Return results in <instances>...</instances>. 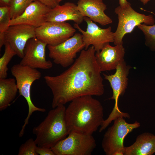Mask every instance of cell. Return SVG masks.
<instances>
[{
  "instance_id": "cell-8",
  "label": "cell",
  "mask_w": 155,
  "mask_h": 155,
  "mask_svg": "<svg viewBox=\"0 0 155 155\" xmlns=\"http://www.w3.org/2000/svg\"><path fill=\"white\" fill-rule=\"evenodd\" d=\"M96 146L92 135L71 131L51 148L55 155H90Z\"/></svg>"
},
{
  "instance_id": "cell-12",
  "label": "cell",
  "mask_w": 155,
  "mask_h": 155,
  "mask_svg": "<svg viewBox=\"0 0 155 155\" xmlns=\"http://www.w3.org/2000/svg\"><path fill=\"white\" fill-rule=\"evenodd\" d=\"M47 45L36 37L30 39L26 45L24 56L20 63L36 69H51L53 64L46 59V48Z\"/></svg>"
},
{
  "instance_id": "cell-13",
  "label": "cell",
  "mask_w": 155,
  "mask_h": 155,
  "mask_svg": "<svg viewBox=\"0 0 155 155\" xmlns=\"http://www.w3.org/2000/svg\"><path fill=\"white\" fill-rule=\"evenodd\" d=\"M4 36L5 43H8L17 55L22 59L27 42L36 37V28L24 24L11 25L4 32Z\"/></svg>"
},
{
  "instance_id": "cell-24",
  "label": "cell",
  "mask_w": 155,
  "mask_h": 155,
  "mask_svg": "<svg viewBox=\"0 0 155 155\" xmlns=\"http://www.w3.org/2000/svg\"><path fill=\"white\" fill-rule=\"evenodd\" d=\"M37 145L32 138L27 140L20 146L18 155H38L36 152Z\"/></svg>"
},
{
  "instance_id": "cell-28",
  "label": "cell",
  "mask_w": 155,
  "mask_h": 155,
  "mask_svg": "<svg viewBox=\"0 0 155 155\" xmlns=\"http://www.w3.org/2000/svg\"><path fill=\"white\" fill-rule=\"evenodd\" d=\"M129 2L127 0H119V4L121 6H124L127 4Z\"/></svg>"
},
{
  "instance_id": "cell-11",
  "label": "cell",
  "mask_w": 155,
  "mask_h": 155,
  "mask_svg": "<svg viewBox=\"0 0 155 155\" xmlns=\"http://www.w3.org/2000/svg\"><path fill=\"white\" fill-rule=\"evenodd\" d=\"M75 32V28L66 22L46 21L36 28V37L51 46L62 43L73 36Z\"/></svg>"
},
{
  "instance_id": "cell-1",
  "label": "cell",
  "mask_w": 155,
  "mask_h": 155,
  "mask_svg": "<svg viewBox=\"0 0 155 155\" xmlns=\"http://www.w3.org/2000/svg\"><path fill=\"white\" fill-rule=\"evenodd\" d=\"M96 53L93 46L83 49L67 70L57 76L44 77L53 94V108L80 96L103 94V79L96 62Z\"/></svg>"
},
{
  "instance_id": "cell-10",
  "label": "cell",
  "mask_w": 155,
  "mask_h": 155,
  "mask_svg": "<svg viewBox=\"0 0 155 155\" xmlns=\"http://www.w3.org/2000/svg\"><path fill=\"white\" fill-rule=\"evenodd\" d=\"M84 20L87 24L86 31L83 30L76 23L74 24V27L82 33L85 49H88L92 45L94 47L96 52H99L106 44L114 42V32L111 31V26L103 29L88 17H84Z\"/></svg>"
},
{
  "instance_id": "cell-9",
  "label": "cell",
  "mask_w": 155,
  "mask_h": 155,
  "mask_svg": "<svg viewBox=\"0 0 155 155\" xmlns=\"http://www.w3.org/2000/svg\"><path fill=\"white\" fill-rule=\"evenodd\" d=\"M49 56L56 64L67 67L74 62L77 53L85 48L81 34H75L71 37L55 46L47 45Z\"/></svg>"
},
{
  "instance_id": "cell-22",
  "label": "cell",
  "mask_w": 155,
  "mask_h": 155,
  "mask_svg": "<svg viewBox=\"0 0 155 155\" xmlns=\"http://www.w3.org/2000/svg\"><path fill=\"white\" fill-rule=\"evenodd\" d=\"M33 0H10L9 7L11 19L21 15Z\"/></svg>"
},
{
  "instance_id": "cell-7",
  "label": "cell",
  "mask_w": 155,
  "mask_h": 155,
  "mask_svg": "<svg viewBox=\"0 0 155 155\" xmlns=\"http://www.w3.org/2000/svg\"><path fill=\"white\" fill-rule=\"evenodd\" d=\"M130 68V67L127 65L124 60L117 65L114 74L111 75L103 74L104 79L109 82L113 90V95L110 99L114 100L115 101L112 112L103 123V125L105 127H107L112 121L118 117L130 118L128 113L122 112L119 109L118 101L119 96L123 94L127 88V76Z\"/></svg>"
},
{
  "instance_id": "cell-30",
  "label": "cell",
  "mask_w": 155,
  "mask_h": 155,
  "mask_svg": "<svg viewBox=\"0 0 155 155\" xmlns=\"http://www.w3.org/2000/svg\"><path fill=\"white\" fill-rule=\"evenodd\" d=\"M63 0H58L59 2V3L61 1H62Z\"/></svg>"
},
{
  "instance_id": "cell-31",
  "label": "cell",
  "mask_w": 155,
  "mask_h": 155,
  "mask_svg": "<svg viewBox=\"0 0 155 155\" xmlns=\"http://www.w3.org/2000/svg\"></svg>"
},
{
  "instance_id": "cell-14",
  "label": "cell",
  "mask_w": 155,
  "mask_h": 155,
  "mask_svg": "<svg viewBox=\"0 0 155 155\" xmlns=\"http://www.w3.org/2000/svg\"><path fill=\"white\" fill-rule=\"evenodd\" d=\"M51 9L38 1H33L21 15L11 20L10 26L24 24L38 28L46 22V16Z\"/></svg>"
},
{
  "instance_id": "cell-23",
  "label": "cell",
  "mask_w": 155,
  "mask_h": 155,
  "mask_svg": "<svg viewBox=\"0 0 155 155\" xmlns=\"http://www.w3.org/2000/svg\"><path fill=\"white\" fill-rule=\"evenodd\" d=\"M11 19L9 6L0 7V33H3L10 26Z\"/></svg>"
},
{
  "instance_id": "cell-3",
  "label": "cell",
  "mask_w": 155,
  "mask_h": 155,
  "mask_svg": "<svg viewBox=\"0 0 155 155\" xmlns=\"http://www.w3.org/2000/svg\"><path fill=\"white\" fill-rule=\"evenodd\" d=\"M66 108L64 105L53 108L45 119L33 128L37 146L51 148L68 135L70 131L66 120Z\"/></svg>"
},
{
  "instance_id": "cell-2",
  "label": "cell",
  "mask_w": 155,
  "mask_h": 155,
  "mask_svg": "<svg viewBox=\"0 0 155 155\" xmlns=\"http://www.w3.org/2000/svg\"><path fill=\"white\" fill-rule=\"evenodd\" d=\"M65 110V118L70 131L92 135L104 122L103 106L92 96L73 100Z\"/></svg>"
},
{
  "instance_id": "cell-16",
  "label": "cell",
  "mask_w": 155,
  "mask_h": 155,
  "mask_svg": "<svg viewBox=\"0 0 155 155\" xmlns=\"http://www.w3.org/2000/svg\"><path fill=\"white\" fill-rule=\"evenodd\" d=\"M77 8L84 17L95 23L106 26L113 23L112 19L104 12L106 5L102 0H79Z\"/></svg>"
},
{
  "instance_id": "cell-27",
  "label": "cell",
  "mask_w": 155,
  "mask_h": 155,
  "mask_svg": "<svg viewBox=\"0 0 155 155\" xmlns=\"http://www.w3.org/2000/svg\"><path fill=\"white\" fill-rule=\"evenodd\" d=\"M10 0H0V6H9Z\"/></svg>"
},
{
  "instance_id": "cell-5",
  "label": "cell",
  "mask_w": 155,
  "mask_h": 155,
  "mask_svg": "<svg viewBox=\"0 0 155 155\" xmlns=\"http://www.w3.org/2000/svg\"><path fill=\"white\" fill-rule=\"evenodd\" d=\"M124 118L120 117L115 119L113 124L104 135L102 146L106 155H124L125 137L133 129L140 126L137 121L128 123Z\"/></svg>"
},
{
  "instance_id": "cell-19",
  "label": "cell",
  "mask_w": 155,
  "mask_h": 155,
  "mask_svg": "<svg viewBox=\"0 0 155 155\" xmlns=\"http://www.w3.org/2000/svg\"><path fill=\"white\" fill-rule=\"evenodd\" d=\"M18 89L15 79L0 78V111L5 109L15 99Z\"/></svg>"
},
{
  "instance_id": "cell-18",
  "label": "cell",
  "mask_w": 155,
  "mask_h": 155,
  "mask_svg": "<svg viewBox=\"0 0 155 155\" xmlns=\"http://www.w3.org/2000/svg\"><path fill=\"white\" fill-rule=\"evenodd\" d=\"M155 152V135L145 132L138 135L135 141L125 147L124 155H152Z\"/></svg>"
},
{
  "instance_id": "cell-15",
  "label": "cell",
  "mask_w": 155,
  "mask_h": 155,
  "mask_svg": "<svg viewBox=\"0 0 155 155\" xmlns=\"http://www.w3.org/2000/svg\"><path fill=\"white\" fill-rule=\"evenodd\" d=\"M125 49L123 44L105 45L99 52H96L95 58L100 71H109L116 69L118 64L124 61Z\"/></svg>"
},
{
  "instance_id": "cell-25",
  "label": "cell",
  "mask_w": 155,
  "mask_h": 155,
  "mask_svg": "<svg viewBox=\"0 0 155 155\" xmlns=\"http://www.w3.org/2000/svg\"><path fill=\"white\" fill-rule=\"evenodd\" d=\"M36 152L38 155H55L51 148L37 146Z\"/></svg>"
},
{
  "instance_id": "cell-6",
  "label": "cell",
  "mask_w": 155,
  "mask_h": 155,
  "mask_svg": "<svg viewBox=\"0 0 155 155\" xmlns=\"http://www.w3.org/2000/svg\"><path fill=\"white\" fill-rule=\"evenodd\" d=\"M114 12L118 16V20L117 29L114 32L115 45L123 44V39L125 35L131 32L139 24L152 25L155 23L152 14L147 15L136 11L129 2L125 6H118Z\"/></svg>"
},
{
  "instance_id": "cell-20",
  "label": "cell",
  "mask_w": 155,
  "mask_h": 155,
  "mask_svg": "<svg viewBox=\"0 0 155 155\" xmlns=\"http://www.w3.org/2000/svg\"><path fill=\"white\" fill-rule=\"evenodd\" d=\"M4 45V52L0 58V78H7L8 69V65L12 58L17 55L16 52L8 43L5 42Z\"/></svg>"
},
{
  "instance_id": "cell-29",
  "label": "cell",
  "mask_w": 155,
  "mask_h": 155,
  "mask_svg": "<svg viewBox=\"0 0 155 155\" xmlns=\"http://www.w3.org/2000/svg\"><path fill=\"white\" fill-rule=\"evenodd\" d=\"M140 1L144 5H145L150 1V0H140Z\"/></svg>"
},
{
  "instance_id": "cell-26",
  "label": "cell",
  "mask_w": 155,
  "mask_h": 155,
  "mask_svg": "<svg viewBox=\"0 0 155 155\" xmlns=\"http://www.w3.org/2000/svg\"><path fill=\"white\" fill-rule=\"evenodd\" d=\"M33 1H38L46 5L51 9L59 5L58 0H33Z\"/></svg>"
},
{
  "instance_id": "cell-21",
  "label": "cell",
  "mask_w": 155,
  "mask_h": 155,
  "mask_svg": "<svg viewBox=\"0 0 155 155\" xmlns=\"http://www.w3.org/2000/svg\"><path fill=\"white\" fill-rule=\"evenodd\" d=\"M155 16V13L151 12ZM138 28L143 33L145 39V44L152 51H155V24L152 25L140 24Z\"/></svg>"
},
{
  "instance_id": "cell-4",
  "label": "cell",
  "mask_w": 155,
  "mask_h": 155,
  "mask_svg": "<svg viewBox=\"0 0 155 155\" xmlns=\"http://www.w3.org/2000/svg\"><path fill=\"white\" fill-rule=\"evenodd\" d=\"M11 71L12 75L15 78L19 95L25 98L28 105V114L21 129V131L24 132L26 126L28 124L31 116L34 112L38 111L44 112L46 111L44 108L35 106L32 102L31 97L32 84L41 78V74L36 69L22 65L20 63L13 65L11 69Z\"/></svg>"
},
{
  "instance_id": "cell-17",
  "label": "cell",
  "mask_w": 155,
  "mask_h": 155,
  "mask_svg": "<svg viewBox=\"0 0 155 155\" xmlns=\"http://www.w3.org/2000/svg\"><path fill=\"white\" fill-rule=\"evenodd\" d=\"M84 18L78 9L77 5L67 2L51 9L46 16V22H64L71 20L79 24L83 22Z\"/></svg>"
}]
</instances>
